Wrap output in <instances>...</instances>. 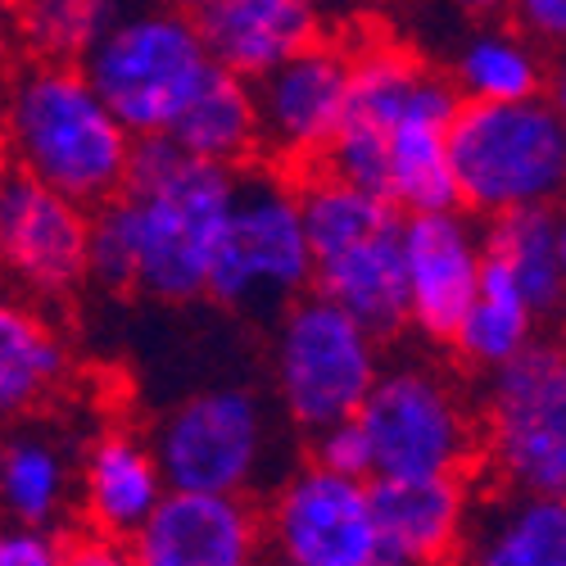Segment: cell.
<instances>
[{
  "mask_svg": "<svg viewBox=\"0 0 566 566\" xmlns=\"http://www.w3.org/2000/svg\"><path fill=\"white\" fill-rule=\"evenodd\" d=\"M64 566H136L127 544L101 539V535H77L64 539Z\"/></svg>",
  "mask_w": 566,
  "mask_h": 566,
  "instance_id": "cell-31",
  "label": "cell"
},
{
  "mask_svg": "<svg viewBox=\"0 0 566 566\" xmlns=\"http://www.w3.org/2000/svg\"><path fill=\"white\" fill-rule=\"evenodd\" d=\"M371 516L386 553L399 566H453L476 512L471 476L431 481H367Z\"/></svg>",
  "mask_w": 566,
  "mask_h": 566,
  "instance_id": "cell-17",
  "label": "cell"
},
{
  "mask_svg": "<svg viewBox=\"0 0 566 566\" xmlns=\"http://www.w3.org/2000/svg\"><path fill=\"white\" fill-rule=\"evenodd\" d=\"M241 172L186 159L164 136L136 140L123 196L91 213L86 281L191 304L209 291Z\"/></svg>",
  "mask_w": 566,
  "mask_h": 566,
  "instance_id": "cell-1",
  "label": "cell"
},
{
  "mask_svg": "<svg viewBox=\"0 0 566 566\" xmlns=\"http://www.w3.org/2000/svg\"><path fill=\"white\" fill-rule=\"evenodd\" d=\"M313 245L304 235L295 177L245 168L235 181L222 245L209 268V300L241 313H281L313 295Z\"/></svg>",
  "mask_w": 566,
  "mask_h": 566,
  "instance_id": "cell-8",
  "label": "cell"
},
{
  "mask_svg": "<svg viewBox=\"0 0 566 566\" xmlns=\"http://www.w3.org/2000/svg\"><path fill=\"white\" fill-rule=\"evenodd\" d=\"M535 340H539V317L531 313V304L516 295V286H507L499 272L485 268L481 272V295L467 308L462 326L449 340L458 367L490 376V371L507 367L516 354H526Z\"/></svg>",
  "mask_w": 566,
  "mask_h": 566,
  "instance_id": "cell-26",
  "label": "cell"
},
{
  "mask_svg": "<svg viewBox=\"0 0 566 566\" xmlns=\"http://www.w3.org/2000/svg\"><path fill=\"white\" fill-rule=\"evenodd\" d=\"M449 82L462 105H522L544 96L548 60L512 23H485L462 36Z\"/></svg>",
  "mask_w": 566,
  "mask_h": 566,
  "instance_id": "cell-23",
  "label": "cell"
},
{
  "mask_svg": "<svg viewBox=\"0 0 566 566\" xmlns=\"http://www.w3.org/2000/svg\"><path fill=\"white\" fill-rule=\"evenodd\" d=\"M308 444H313V453H308L313 467L332 471V476H349V481H371V458H367V440L358 431V421L322 431Z\"/></svg>",
  "mask_w": 566,
  "mask_h": 566,
  "instance_id": "cell-28",
  "label": "cell"
},
{
  "mask_svg": "<svg viewBox=\"0 0 566 566\" xmlns=\"http://www.w3.org/2000/svg\"><path fill=\"white\" fill-rule=\"evenodd\" d=\"M557 254H562V272H566V205L557 209Z\"/></svg>",
  "mask_w": 566,
  "mask_h": 566,
  "instance_id": "cell-34",
  "label": "cell"
},
{
  "mask_svg": "<svg viewBox=\"0 0 566 566\" xmlns=\"http://www.w3.org/2000/svg\"><path fill=\"white\" fill-rule=\"evenodd\" d=\"M164 494L168 485L150 440L127 427H105L77 458V512L86 535L127 544L150 522Z\"/></svg>",
  "mask_w": 566,
  "mask_h": 566,
  "instance_id": "cell-16",
  "label": "cell"
},
{
  "mask_svg": "<svg viewBox=\"0 0 566 566\" xmlns=\"http://www.w3.org/2000/svg\"><path fill=\"white\" fill-rule=\"evenodd\" d=\"M114 14L118 6H101V0H36L14 10V45L23 60L77 69Z\"/></svg>",
  "mask_w": 566,
  "mask_h": 566,
  "instance_id": "cell-27",
  "label": "cell"
},
{
  "mask_svg": "<svg viewBox=\"0 0 566 566\" xmlns=\"http://www.w3.org/2000/svg\"><path fill=\"white\" fill-rule=\"evenodd\" d=\"M458 209L494 222L526 209L566 205V123L553 105H462L449 127Z\"/></svg>",
  "mask_w": 566,
  "mask_h": 566,
  "instance_id": "cell-4",
  "label": "cell"
},
{
  "mask_svg": "<svg viewBox=\"0 0 566 566\" xmlns=\"http://www.w3.org/2000/svg\"><path fill=\"white\" fill-rule=\"evenodd\" d=\"M399 250L408 276V326L427 345H449L481 295L485 227L462 209L403 218Z\"/></svg>",
  "mask_w": 566,
  "mask_h": 566,
  "instance_id": "cell-12",
  "label": "cell"
},
{
  "mask_svg": "<svg viewBox=\"0 0 566 566\" xmlns=\"http://www.w3.org/2000/svg\"><path fill=\"white\" fill-rule=\"evenodd\" d=\"M453 566H566V499L490 490Z\"/></svg>",
  "mask_w": 566,
  "mask_h": 566,
  "instance_id": "cell-19",
  "label": "cell"
},
{
  "mask_svg": "<svg viewBox=\"0 0 566 566\" xmlns=\"http://www.w3.org/2000/svg\"><path fill=\"white\" fill-rule=\"evenodd\" d=\"M73 453L45 427H19L0 440V512L14 526L55 531L73 507Z\"/></svg>",
  "mask_w": 566,
  "mask_h": 566,
  "instance_id": "cell-20",
  "label": "cell"
},
{
  "mask_svg": "<svg viewBox=\"0 0 566 566\" xmlns=\"http://www.w3.org/2000/svg\"><path fill=\"white\" fill-rule=\"evenodd\" d=\"M295 196H300V218H304L313 259H332L349 245H363L371 235L399 227V213L381 196L358 191V186L322 172V168L295 177Z\"/></svg>",
  "mask_w": 566,
  "mask_h": 566,
  "instance_id": "cell-25",
  "label": "cell"
},
{
  "mask_svg": "<svg viewBox=\"0 0 566 566\" xmlns=\"http://www.w3.org/2000/svg\"><path fill=\"white\" fill-rule=\"evenodd\" d=\"M14 51H19V45H14V10L0 6V86H6L10 73H14V64H10Z\"/></svg>",
  "mask_w": 566,
  "mask_h": 566,
  "instance_id": "cell-33",
  "label": "cell"
},
{
  "mask_svg": "<svg viewBox=\"0 0 566 566\" xmlns=\"http://www.w3.org/2000/svg\"><path fill=\"white\" fill-rule=\"evenodd\" d=\"M313 295H322L345 317H354L371 340L381 345L399 340L408 332V276H403L399 227L371 235L363 245H349L332 259H317Z\"/></svg>",
  "mask_w": 566,
  "mask_h": 566,
  "instance_id": "cell-18",
  "label": "cell"
},
{
  "mask_svg": "<svg viewBox=\"0 0 566 566\" xmlns=\"http://www.w3.org/2000/svg\"><path fill=\"white\" fill-rule=\"evenodd\" d=\"M544 101L553 105V114L566 123V51L548 64V86H544Z\"/></svg>",
  "mask_w": 566,
  "mask_h": 566,
  "instance_id": "cell-32",
  "label": "cell"
},
{
  "mask_svg": "<svg viewBox=\"0 0 566 566\" xmlns=\"http://www.w3.org/2000/svg\"><path fill=\"white\" fill-rule=\"evenodd\" d=\"M164 140L196 164H213L227 172L254 168V159H259L254 86L213 69L209 82L196 91V101L181 109V118L168 127Z\"/></svg>",
  "mask_w": 566,
  "mask_h": 566,
  "instance_id": "cell-21",
  "label": "cell"
},
{
  "mask_svg": "<svg viewBox=\"0 0 566 566\" xmlns=\"http://www.w3.org/2000/svg\"><path fill=\"white\" fill-rule=\"evenodd\" d=\"M69 345L32 300L0 291V412H32L69 381Z\"/></svg>",
  "mask_w": 566,
  "mask_h": 566,
  "instance_id": "cell-22",
  "label": "cell"
},
{
  "mask_svg": "<svg viewBox=\"0 0 566 566\" xmlns=\"http://www.w3.org/2000/svg\"><path fill=\"white\" fill-rule=\"evenodd\" d=\"M381 367V340H371L354 317H345L322 295H304L291 308H281L268 371L276 412L286 417L291 431L313 440L354 421Z\"/></svg>",
  "mask_w": 566,
  "mask_h": 566,
  "instance_id": "cell-7",
  "label": "cell"
},
{
  "mask_svg": "<svg viewBox=\"0 0 566 566\" xmlns=\"http://www.w3.org/2000/svg\"><path fill=\"white\" fill-rule=\"evenodd\" d=\"M263 566H399L376 531L367 481L300 462L259 507Z\"/></svg>",
  "mask_w": 566,
  "mask_h": 566,
  "instance_id": "cell-10",
  "label": "cell"
},
{
  "mask_svg": "<svg viewBox=\"0 0 566 566\" xmlns=\"http://www.w3.org/2000/svg\"><path fill=\"white\" fill-rule=\"evenodd\" d=\"M77 69L132 140L168 136L213 73L191 10H118Z\"/></svg>",
  "mask_w": 566,
  "mask_h": 566,
  "instance_id": "cell-5",
  "label": "cell"
},
{
  "mask_svg": "<svg viewBox=\"0 0 566 566\" xmlns=\"http://www.w3.org/2000/svg\"><path fill=\"white\" fill-rule=\"evenodd\" d=\"M507 23L522 32L535 51H566V0H522Z\"/></svg>",
  "mask_w": 566,
  "mask_h": 566,
  "instance_id": "cell-30",
  "label": "cell"
},
{
  "mask_svg": "<svg viewBox=\"0 0 566 566\" xmlns=\"http://www.w3.org/2000/svg\"><path fill=\"white\" fill-rule=\"evenodd\" d=\"M349 77H354L349 41L326 32L304 55L254 82L259 159L286 177H304L322 168L326 150L336 146V136L349 118Z\"/></svg>",
  "mask_w": 566,
  "mask_h": 566,
  "instance_id": "cell-11",
  "label": "cell"
},
{
  "mask_svg": "<svg viewBox=\"0 0 566 566\" xmlns=\"http://www.w3.org/2000/svg\"><path fill=\"white\" fill-rule=\"evenodd\" d=\"M91 209L6 172L0 181V272L36 300H64L86 281Z\"/></svg>",
  "mask_w": 566,
  "mask_h": 566,
  "instance_id": "cell-13",
  "label": "cell"
},
{
  "mask_svg": "<svg viewBox=\"0 0 566 566\" xmlns=\"http://www.w3.org/2000/svg\"><path fill=\"white\" fill-rule=\"evenodd\" d=\"M562 326H566V304H562ZM562 345H566V336H562Z\"/></svg>",
  "mask_w": 566,
  "mask_h": 566,
  "instance_id": "cell-35",
  "label": "cell"
},
{
  "mask_svg": "<svg viewBox=\"0 0 566 566\" xmlns=\"http://www.w3.org/2000/svg\"><path fill=\"white\" fill-rule=\"evenodd\" d=\"M146 440L168 490L254 499V485L272 471L276 427L268 399L231 381L177 399Z\"/></svg>",
  "mask_w": 566,
  "mask_h": 566,
  "instance_id": "cell-9",
  "label": "cell"
},
{
  "mask_svg": "<svg viewBox=\"0 0 566 566\" xmlns=\"http://www.w3.org/2000/svg\"><path fill=\"white\" fill-rule=\"evenodd\" d=\"M481 467L494 490L566 499V345L539 336L476 390Z\"/></svg>",
  "mask_w": 566,
  "mask_h": 566,
  "instance_id": "cell-6",
  "label": "cell"
},
{
  "mask_svg": "<svg viewBox=\"0 0 566 566\" xmlns=\"http://www.w3.org/2000/svg\"><path fill=\"white\" fill-rule=\"evenodd\" d=\"M0 566H64V535L0 522Z\"/></svg>",
  "mask_w": 566,
  "mask_h": 566,
  "instance_id": "cell-29",
  "label": "cell"
},
{
  "mask_svg": "<svg viewBox=\"0 0 566 566\" xmlns=\"http://www.w3.org/2000/svg\"><path fill=\"white\" fill-rule=\"evenodd\" d=\"M0 181H6V164H0Z\"/></svg>",
  "mask_w": 566,
  "mask_h": 566,
  "instance_id": "cell-36",
  "label": "cell"
},
{
  "mask_svg": "<svg viewBox=\"0 0 566 566\" xmlns=\"http://www.w3.org/2000/svg\"><path fill=\"white\" fill-rule=\"evenodd\" d=\"M354 421L367 440L371 481L471 476L481 462L476 395L436 358L386 363Z\"/></svg>",
  "mask_w": 566,
  "mask_h": 566,
  "instance_id": "cell-3",
  "label": "cell"
},
{
  "mask_svg": "<svg viewBox=\"0 0 566 566\" xmlns=\"http://www.w3.org/2000/svg\"><path fill=\"white\" fill-rule=\"evenodd\" d=\"M136 140L118 127L82 69L14 64L0 86V164L82 209H105L123 196Z\"/></svg>",
  "mask_w": 566,
  "mask_h": 566,
  "instance_id": "cell-2",
  "label": "cell"
},
{
  "mask_svg": "<svg viewBox=\"0 0 566 566\" xmlns=\"http://www.w3.org/2000/svg\"><path fill=\"white\" fill-rule=\"evenodd\" d=\"M485 227V268L516 286L535 317H553L566 304V272L557 254V209L507 213Z\"/></svg>",
  "mask_w": 566,
  "mask_h": 566,
  "instance_id": "cell-24",
  "label": "cell"
},
{
  "mask_svg": "<svg viewBox=\"0 0 566 566\" xmlns=\"http://www.w3.org/2000/svg\"><path fill=\"white\" fill-rule=\"evenodd\" d=\"M191 23L209 64L250 86L326 36V19L308 0H205Z\"/></svg>",
  "mask_w": 566,
  "mask_h": 566,
  "instance_id": "cell-15",
  "label": "cell"
},
{
  "mask_svg": "<svg viewBox=\"0 0 566 566\" xmlns=\"http://www.w3.org/2000/svg\"><path fill=\"white\" fill-rule=\"evenodd\" d=\"M136 566H263L254 499L168 490L150 522L127 539Z\"/></svg>",
  "mask_w": 566,
  "mask_h": 566,
  "instance_id": "cell-14",
  "label": "cell"
}]
</instances>
